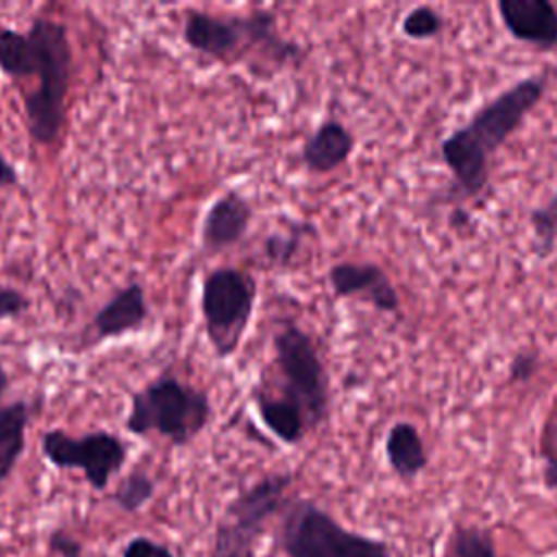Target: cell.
Wrapping results in <instances>:
<instances>
[{
    "instance_id": "ba28073f",
    "label": "cell",
    "mask_w": 557,
    "mask_h": 557,
    "mask_svg": "<svg viewBox=\"0 0 557 557\" xmlns=\"http://www.w3.org/2000/svg\"><path fill=\"white\" fill-rule=\"evenodd\" d=\"M274 361L283 376V396L307 413L311 426L329 413V383L311 337L298 324H283L274 339Z\"/></svg>"
},
{
    "instance_id": "7c38bea8",
    "label": "cell",
    "mask_w": 557,
    "mask_h": 557,
    "mask_svg": "<svg viewBox=\"0 0 557 557\" xmlns=\"http://www.w3.org/2000/svg\"><path fill=\"white\" fill-rule=\"evenodd\" d=\"M252 218L250 202L235 189L220 196L205 213L200 244L207 252H222L235 246L248 231Z\"/></svg>"
},
{
    "instance_id": "52a82bcc",
    "label": "cell",
    "mask_w": 557,
    "mask_h": 557,
    "mask_svg": "<svg viewBox=\"0 0 557 557\" xmlns=\"http://www.w3.org/2000/svg\"><path fill=\"white\" fill-rule=\"evenodd\" d=\"M257 300V283L237 268L207 272L200 289V313L207 339L215 357L235 355L250 324Z\"/></svg>"
},
{
    "instance_id": "4fadbf2b",
    "label": "cell",
    "mask_w": 557,
    "mask_h": 557,
    "mask_svg": "<svg viewBox=\"0 0 557 557\" xmlns=\"http://www.w3.org/2000/svg\"><path fill=\"white\" fill-rule=\"evenodd\" d=\"M148 320L146 294L139 283H128L117 289L94 315L91 326L96 339L120 337L131 331H137Z\"/></svg>"
},
{
    "instance_id": "5bb4252c",
    "label": "cell",
    "mask_w": 557,
    "mask_h": 557,
    "mask_svg": "<svg viewBox=\"0 0 557 557\" xmlns=\"http://www.w3.org/2000/svg\"><path fill=\"white\" fill-rule=\"evenodd\" d=\"M352 148V133L342 122L326 120L307 137L300 150V159L309 172L326 174L346 163Z\"/></svg>"
},
{
    "instance_id": "30bf717a",
    "label": "cell",
    "mask_w": 557,
    "mask_h": 557,
    "mask_svg": "<svg viewBox=\"0 0 557 557\" xmlns=\"http://www.w3.org/2000/svg\"><path fill=\"white\" fill-rule=\"evenodd\" d=\"M335 296H359L385 313H396L400 302L387 274L374 263H335L329 270Z\"/></svg>"
},
{
    "instance_id": "7a4b0ae2",
    "label": "cell",
    "mask_w": 557,
    "mask_h": 557,
    "mask_svg": "<svg viewBox=\"0 0 557 557\" xmlns=\"http://www.w3.org/2000/svg\"><path fill=\"white\" fill-rule=\"evenodd\" d=\"M546 89L544 76H529L485 102L466 126L453 131L442 141V159L455 176V185L466 194H479L487 183L490 157L520 128Z\"/></svg>"
},
{
    "instance_id": "6da1fadb",
    "label": "cell",
    "mask_w": 557,
    "mask_h": 557,
    "mask_svg": "<svg viewBox=\"0 0 557 557\" xmlns=\"http://www.w3.org/2000/svg\"><path fill=\"white\" fill-rule=\"evenodd\" d=\"M0 70L15 81L35 78V87L22 94L26 126L35 144H54L65 122L72 76L65 24L37 17L26 33L0 28Z\"/></svg>"
},
{
    "instance_id": "44dd1931",
    "label": "cell",
    "mask_w": 557,
    "mask_h": 557,
    "mask_svg": "<svg viewBox=\"0 0 557 557\" xmlns=\"http://www.w3.org/2000/svg\"><path fill=\"white\" fill-rule=\"evenodd\" d=\"M442 26H444L442 15L426 4L413 7L403 17V33L411 39H431L442 30Z\"/></svg>"
},
{
    "instance_id": "3957f363",
    "label": "cell",
    "mask_w": 557,
    "mask_h": 557,
    "mask_svg": "<svg viewBox=\"0 0 557 557\" xmlns=\"http://www.w3.org/2000/svg\"><path fill=\"white\" fill-rule=\"evenodd\" d=\"M185 44L211 59H235L244 46H257L274 65H285L302 50L283 39L276 17L270 11H250L248 15H213L207 11H187L183 22Z\"/></svg>"
},
{
    "instance_id": "ac0fdd59",
    "label": "cell",
    "mask_w": 557,
    "mask_h": 557,
    "mask_svg": "<svg viewBox=\"0 0 557 557\" xmlns=\"http://www.w3.org/2000/svg\"><path fill=\"white\" fill-rule=\"evenodd\" d=\"M154 496V479L141 470H133L128 472L117 487L113 490L111 498L113 503L126 511V513H135L139 511L150 498Z\"/></svg>"
},
{
    "instance_id": "603a6c76",
    "label": "cell",
    "mask_w": 557,
    "mask_h": 557,
    "mask_svg": "<svg viewBox=\"0 0 557 557\" xmlns=\"http://www.w3.org/2000/svg\"><path fill=\"white\" fill-rule=\"evenodd\" d=\"M300 246L298 235H272L265 239L263 250L272 263H289Z\"/></svg>"
},
{
    "instance_id": "8992f818",
    "label": "cell",
    "mask_w": 557,
    "mask_h": 557,
    "mask_svg": "<svg viewBox=\"0 0 557 557\" xmlns=\"http://www.w3.org/2000/svg\"><path fill=\"white\" fill-rule=\"evenodd\" d=\"M292 474L272 472L239 492L215 524L209 557H255V548L272 516L287 507Z\"/></svg>"
},
{
    "instance_id": "f1b7e54d",
    "label": "cell",
    "mask_w": 557,
    "mask_h": 557,
    "mask_svg": "<svg viewBox=\"0 0 557 557\" xmlns=\"http://www.w3.org/2000/svg\"><path fill=\"white\" fill-rule=\"evenodd\" d=\"M7 387H9V374H7V370H4V366L0 363V398L4 396V392H7Z\"/></svg>"
},
{
    "instance_id": "2e32d148",
    "label": "cell",
    "mask_w": 557,
    "mask_h": 557,
    "mask_svg": "<svg viewBox=\"0 0 557 557\" xmlns=\"http://www.w3.org/2000/svg\"><path fill=\"white\" fill-rule=\"evenodd\" d=\"M385 457L400 479H411L426 466V450L411 422H396L385 437Z\"/></svg>"
},
{
    "instance_id": "83f0119b",
    "label": "cell",
    "mask_w": 557,
    "mask_h": 557,
    "mask_svg": "<svg viewBox=\"0 0 557 557\" xmlns=\"http://www.w3.org/2000/svg\"><path fill=\"white\" fill-rule=\"evenodd\" d=\"M544 483L550 490H557V457L553 453L544 455Z\"/></svg>"
},
{
    "instance_id": "ffe728a7",
    "label": "cell",
    "mask_w": 557,
    "mask_h": 557,
    "mask_svg": "<svg viewBox=\"0 0 557 557\" xmlns=\"http://www.w3.org/2000/svg\"><path fill=\"white\" fill-rule=\"evenodd\" d=\"M450 550L453 557H496L490 533L476 527H459L453 533Z\"/></svg>"
},
{
    "instance_id": "7402d4cb",
    "label": "cell",
    "mask_w": 557,
    "mask_h": 557,
    "mask_svg": "<svg viewBox=\"0 0 557 557\" xmlns=\"http://www.w3.org/2000/svg\"><path fill=\"white\" fill-rule=\"evenodd\" d=\"M122 557H174V553L148 535H135L124 544Z\"/></svg>"
},
{
    "instance_id": "5b68a950",
    "label": "cell",
    "mask_w": 557,
    "mask_h": 557,
    "mask_svg": "<svg viewBox=\"0 0 557 557\" xmlns=\"http://www.w3.org/2000/svg\"><path fill=\"white\" fill-rule=\"evenodd\" d=\"M278 546L287 557H389L383 542L348 531L311 500L283 509Z\"/></svg>"
},
{
    "instance_id": "d6986e66",
    "label": "cell",
    "mask_w": 557,
    "mask_h": 557,
    "mask_svg": "<svg viewBox=\"0 0 557 557\" xmlns=\"http://www.w3.org/2000/svg\"><path fill=\"white\" fill-rule=\"evenodd\" d=\"M531 226H533L537 252L540 257H546L553 250L555 237H557V191L542 207L531 211Z\"/></svg>"
},
{
    "instance_id": "4316f807",
    "label": "cell",
    "mask_w": 557,
    "mask_h": 557,
    "mask_svg": "<svg viewBox=\"0 0 557 557\" xmlns=\"http://www.w3.org/2000/svg\"><path fill=\"white\" fill-rule=\"evenodd\" d=\"M17 181H20L17 170L0 152V187H13V185H17Z\"/></svg>"
},
{
    "instance_id": "9c48e42d",
    "label": "cell",
    "mask_w": 557,
    "mask_h": 557,
    "mask_svg": "<svg viewBox=\"0 0 557 557\" xmlns=\"http://www.w3.org/2000/svg\"><path fill=\"white\" fill-rule=\"evenodd\" d=\"M44 457L59 470H81L91 490H107L111 476L126 461V444L109 431H91L74 437L61 429L41 435Z\"/></svg>"
},
{
    "instance_id": "9a60e30c",
    "label": "cell",
    "mask_w": 557,
    "mask_h": 557,
    "mask_svg": "<svg viewBox=\"0 0 557 557\" xmlns=\"http://www.w3.org/2000/svg\"><path fill=\"white\" fill-rule=\"evenodd\" d=\"M255 407L263 426L283 444H298L307 426H311L302 407L283 394L272 396L255 392Z\"/></svg>"
},
{
    "instance_id": "e0dca14e",
    "label": "cell",
    "mask_w": 557,
    "mask_h": 557,
    "mask_svg": "<svg viewBox=\"0 0 557 557\" xmlns=\"http://www.w3.org/2000/svg\"><path fill=\"white\" fill-rule=\"evenodd\" d=\"M28 418L30 411L26 400L0 405V483L11 476L15 463L24 453Z\"/></svg>"
},
{
    "instance_id": "484cf974",
    "label": "cell",
    "mask_w": 557,
    "mask_h": 557,
    "mask_svg": "<svg viewBox=\"0 0 557 557\" xmlns=\"http://www.w3.org/2000/svg\"><path fill=\"white\" fill-rule=\"evenodd\" d=\"M537 368V357L533 352H518L509 366L511 381H527Z\"/></svg>"
},
{
    "instance_id": "8fae6325",
    "label": "cell",
    "mask_w": 557,
    "mask_h": 557,
    "mask_svg": "<svg viewBox=\"0 0 557 557\" xmlns=\"http://www.w3.org/2000/svg\"><path fill=\"white\" fill-rule=\"evenodd\" d=\"M498 13L505 28L518 41L553 48L557 46V7L548 0H500Z\"/></svg>"
},
{
    "instance_id": "d4e9b609",
    "label": "cell",
    "mask_w": 557,
    "mask_h": 557,
    "mask_svg": "<svg viewBox=\"0 0 557 557\" xmlns=\"http://www.w3.org/2000/svg\"><path fill=\"white\" fill-rule=\"evenodd\" d=\"M28 309V298L13 287L0 285V318H20Z\"/></svg>"
},
{
    "instance_id": "277c9868",
    "label": "cell",
    "mask_w": 557,
    "mask_h": 557,
    "mask_svg": "<svg viewBox=\"0 0 557 557\" xmlns=\"http://www.w3.org/2000/svg\"><path fill=\"white\" fill-rule=\"evenodd\" d=\"M211 403L205 389L161 374L131 398L126 429L133 435L157 433L174 446L189 444L207 426Z\"/></svg>"
},
{
    "instance_id": "cb8c5ba5",
    "label": "cell",
    "mask_w": 557,
    "mask_h": 557,
    "mask_svg": "<svg viewBox=\"0 0 557 557\" xmlns=\"http://www.w3.org/2000/svg\"><path fill=\"white\" fill-rule=\"evenodd\" d=\"M48 548L59 557H83L81 542L74 535H70L65 529H54L48 535Z\"/></svg>"
}]
</instances>
